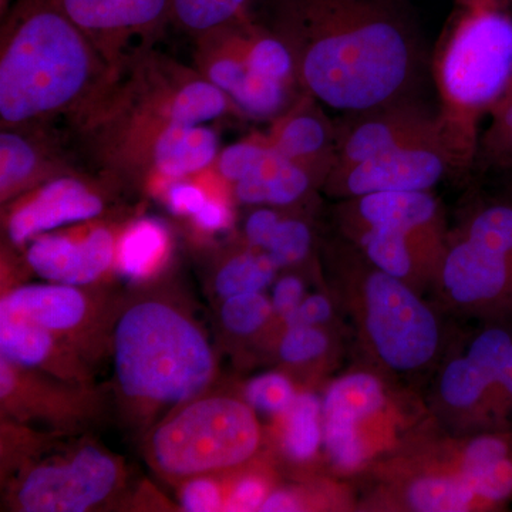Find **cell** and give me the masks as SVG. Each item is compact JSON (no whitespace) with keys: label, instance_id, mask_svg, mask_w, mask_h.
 <instances>
[{"label":"cell","instance_id":"1","mask_svg":"<svg viewBox=\"0 0 512 512\" xmlns=\"http://www.w3.org/2000/svg\"><path fill=\"white\" fill-rule=\"evenodd\" d=\"M303 92L356 113L414 96L423 49L406 0H258Z\"/></svg>","mask_w":512,"mask_h":512},{"label":"cell","instance_id":"2","mask_svg":"<svg viewBox=\"0 0 512 512\" xmlns=\"http://www.w3.org/2000/svg\"><path fill=\"white\" fill-rule=\"evenodd\" d=\"M117 73L59 0H16L0 39V126L72 123Z\"/></svg>","mask_w":512,"mask_h":512},{"label":"cell","instance_id":"3","mask_svg":"<svg viewBox=\"0 0 512 512\" xmlns=\"http://www.w3.org/2000/svg\"><path fill=\"white\" fill-rule=\"evenodd\" d=\"M227 114L238 116L234 104L197 69L144 47L70 128L79 150L100 168L173 124H205Z\"/></svg>","mask_w":512,"mask_h":512},{"label":"cell","instance_id":"4","mask_svg":"<svg viewBox=\"0 0 512 512\" xmlns=\"http://www.w3.org/2000/svg\"><path fill=\"white\" fill-rule=\"evenodd\" d=\"M431 74L451 167L471 173L485 121L512 79V0H454Z\"/></svg>","mask_w":512,"mask_h":512},{"label":"cell","instance_id":"5","mask_svg":"<svg viewBox=\"0 0 512 512\" xmlns=\"http://www.w3.org/2000/svg\"><path fill=\"white\" fill-rule=\"evenodd\" d=\"M114 366L124 396L150 406L190 402L214 376L204 333L184 313L157 301L137 303L121 316Z\"/></svg>","mask_w":512,"mask_h":512},{"label":"cell","instance_id":"6","mask_svg":"<svg viewBox=\"0 0 512 512\" xmlns=\"http://www.w3.org/2000/svg\"><path fill=\"white\" fill-rule=\"evenodd\" d=\"M261 430L249 404L232 397L194 400L151 434L147 454L173 480L231 470L255 456Z\"/></svg>","mask_w":512,"mask_h":512},{"label":"cell","instance_id":"7","mask_svg":"<svg viewBox=\"0 0 512 512\" xmlns=\"http://www.w3.org/2000/svg\"><path fill=\"white\" fill-rule=\"evenodd\" d=\"M447 295L491 315L512 313V205H485L448 242L440 262Z\"/></svg>","mask_w":512,"mask_h":512},{"label":"cell","instance_id":"8","mask_svg":"<svg viewBox=\"0 0 512 512\" xmlns=\"http://www.w3.org/2000/svg\"><path fill=\"white\" fill-rule=\"evenodd\" d=\"M366 330L384 365L413 372L429 365L440 343L436 316L402 279L373 269L365 281Z\"/></svg>","mask_w":512,"mask_h":512},{"label":"cell","instance_id":"9","mask_svg":"<svg viewBox=\"0 0 512 512\" xmlns=\"http://www.w3.org/2000/svg\"><path fill=\"white\" fill-rule=\"evenodd\" d=\"M335 123L336 163L333 168L360 163L404 147H444L437 109H429L416 96L346 113Z\"/></svg>","mask_w":512,"mask_h":512},{"label":"cell","instance_id":"10","mask_svg":"<svg viewBox=\"0 0 512 512\" xmlns=\"http://www.w3.org/2000/svg\"><path fill=\"white\" fill-rule=\"evenodd\" d=\"M121 467L99 448H80L63 461L33 468L22 478L16 504L26 512H82L119 487Z\"/></svg>","mask_w":512,"mask_h":512},{"label":"cell","instance_id":"11","mask_svg":"<svg viewBox=\"0 0 512 512\" xmlns=\"http://www.w3.org/2000/svg\"><path fill=\"white\" fill-rule=\"evenodd\" d=\"M64 12L119 73L171 23V0H59Z\"/></svg>","mask_w":512,"mask_h":512},{"label":"cell","instance_id":"12","mask_svg":"<svg viewBox=\"0 0 512 512\" xmlns=\"http://www.w3.org/2000/svg\"><path fill=\"white\" fill-rule=\"evenodd\" d=\"M84 174L66 173L50 178L15 198L5 218L10 244L23 247L29 241L64 227L97 220L106 212V197L101 185Z\"/></svg>","mask_w":512,"mask_h":512},{"label":"cell","instance_id":"13","mask_svg":"<svg viewBox=\"0 0 512 512\" xmlns=\"http://www.w3.org/2000/svg\"><path fill=\"white\" fill-rule=\"evenodd\" d=\"M451 170L444 147H404L333 168L323 187L346 200L377 192L430 191Z\"/></svg>","mask_w":512,"mask_h":512},{"label":"cell","instance_id":"14","mask_svg":"<svg viewBox=\"0 0 512 512\" xmlns=\"http://www.w3.org/2000/svg\"><path fill=\"white\" fill-rule=\"evenodd\" d=\"M220 137L205 124H173L136 151L114 174L117 181L137 178L160 188L167 181L191 177L214 165Z\"/></svg>","mask_w":512,"mask_h":512},{"label":"cell","instance_id":"15","mask_svg":"<svg viewBox=\"0 0 512 512\" xmlns=\"http://www.w3.org/2000/svg\"><path fill=\"white\" fill-rule=\"evenodd\" d=\"M117 239L113 229L101 224L82 234H43L30 242L26 261L55 284H92L116 262Z\"/></svg>","mask_w":512,"mask_h":512},{"label":"cell","instance_id":"16","mask_svg":"<svg viewBox=\"0 0 512 512\" xmlns=\"http://www.w3.org/2000/svg\"><path fill=\"white\" fill-rule=\"evenodd\" d=\"M384 404L383 384L369 373H352L329 387L322 403L323 443L343 470L359 467L365 457L359 427Z\"/></svg>","mask_w":512,"mask_h":512},{"label":"cell","instance_id":"17","mask_svg":"<svg viewBox=\"0 0 512 512\" xmlns=\"http://www.w3.org/2000/svg\"><path fill=\"white\" fill-rule=\"evenodd\" d=\"M55 126L2 127L0 195L15 200L50 178L73 173L64 137Z\"/></svg>","mask_w":512,"mask_h":512},{"label":"cell","instance_id":"18","mask_svg":"<svg viewBox=\"0 0 512 512\" xmlns=\"http://www.w3.org/2000/svg\"><path fill=\"white\" fill-rule=\"evenodd\" d=\"M322 106L302 92L271 121L265 137L276 154L311 171L323 187L336 163V123L328 119Z\"/></svg>","mask_w":512,"mask_h":512},{"label":"cell","instance_id":"19","mask_svg":"<svg viewBox=\"0 0 512 512\" xmlns=\"http://www.w3.org/2000/svg\"><path fill=\"white\" fill-rule=\"evenodd\" d=\"M342 218L348 232L379 225L399 228L440 254L446 251L439 202L430 191L377 192L349 198Z\"/></svg>","mask_w":512,"mask_h":512},{"label":"cell","instance_id":"20","mask_svg":"<svg viewBox=\"0 0 512 512\" xmlns=\"http://www.w3.org/2000/svg\"><path fill=\"white\" fill-rule=\"evenodd\" d=\"M512 345V333L490 328L474 339L467 355L448 363L440 382L441 399L451 409L490 407L498 375Z\"/></svg>","mask_w":512,"mask_h":512},{"label":"cell","instance_id":"21","mask_svg":"<svg viewBox=\"0 0 512 512\" xmlns=\"http://www.w3.org/2000/svg\"><path fill=\"white\" fill-rule=\"evenodd\" d=\"M316 187L322 185L311 171L279 156L272 148L247 177L231 185L232 195L242 204L271 207L296 204Z\"/></svg>","mask_w":512,"mask_h":512},{"label":"cell","instance_id":"22","mask_svg":"<svg viewBox=\"0 0 512 512\" xmlns=\"http://www.w3.org/2000/svg\"><path fill=\"white\" fill-rule=\"evenodd\" d=\"M0 313L30 320L52 332H66L86 318L87 299L72 285H28L8 293L0 303Z\"/></svg>","mask_w":512,"mask_h":512},{"label":"cell","instance_id":"23","mask_svg":"<svg viewBox=\"0 0 512 512\" xmlns=\"http://www.w3.org/2000/svg\"><path fill=\"white\" fill-rule=\"evenodd\" d=\"M348 234L359 242L370 264L404 282L409 281L417 269L439 268L443 258V254L403 229L379 225L353 229Z\"/></svg>","mask_w":512,"mask_h":512},{"label":"cell","instance_id":"24","mask_svg":"<svg viewBox=\"0 0 512 512\" xmlns=\"http://www.w3.org/2000/svg\"><path fill=\"white\" fill-rule=\"evenodd\" d=\"M170 235L163 222L141 218L131 222L117 239L116 262L130 278H146L164 264Z\"/></svg>","mask_w":512,"mask_h":512},{"label":"cell","instance_id":"25","mask_svg":"<svg viewBox=\"0 0 512 512\" xmlns=\"http://www.w3.org/2000/svg\"><path fill=\"white\" fill-rule=\"evenodd\" d=\"M258 0H171V23L197 39L255 15Z\"/></svg>","mask_w":512,"mask_h":512},{"label":"cell","instance_id":"26","mask_svg":"<svg viewBox=\"0 0 512 512\" xmlns=\"http://www.w3.org/2000/svg\"><path fill=\"white\" fill-rule=\"evenodd\" d=\"M52 330L18 316L0 313L2 359L15 366H43L55 353Z\"/></svg>","mask_w":512,"mask_h":512},{"label":"cell","instance_id":"27","mask_svg":"<svg viewBox=\"0 0 512 512\" xmlns=\"http://www.w3.org/2000/svg\"><path fill=\"white\" fill-rule=\"evenodd\" d=\"M476 494L460 473L456 476L416 478L406 490L410 510L420 512H461L476 504Z\"/></svg>","mask_w":512,"mask_h":512},{"label":"cell","instance_id":"28","mask_svg":"<svg viewBox=\"0 0 512 512\" xmlns=\"http://www.w3.org/2000/svg\"><path fill=\"white\" fill-rule=\"evenodd\" d=\"M278 269L268 252L249 245L225 262L215 279V288L225 299L241 293L261 292L271 284Z\"/></svg>","mask_w":512,"mask_h":512},{"label":"cell","instance_id":"29","mask_svg":"<svg viewBox=\"0 0 512 512\" xmlns=\"http://www.w3.org/2000/svg\"><path fill=\"white\" fill-rule=\"evenodd\" d=\"M474 170H512V79L485 121Z\"/></svg>","mask_w":512,"mask_h":512},{"label":"cell","instance_id":"30","mask_svg":"<svg viewBox=\"0 0 512 512\" xmlns=\"http://www.w3.org/2000/svg\"><path fill=\"white\" fill-rule=\"evenodd\" d=\"M322 440V404L311 393L299 394L286 410L285 450L295 460L306 461L315 456Z\"/></svg>","mask_w":512,"mask_h":512},{"label":"cell","instance_id":"31","mask_svg":"<svg viewBox=\"0 0 512 512\" xmlns=\"http://www.w3.org/2000/svg\"><path fill=\"white\" fill-rule=\"evenodd\" d=\"M312 244V229L305 221L281 215L264 251L274 259L278 268H284L303 261Z\"/></svg>","mask_w":512,"mask_h":512},{"label":"cell","instance_id":"32","mask_svg":"<svg viewBox=\"0 0 512 512\" xmlns=\"http://www.w3.org/2000/svg\"><path fill=\"white\" fill-rule=\"evenodd\" d=\"M269 150L271 147L266 141L265 134H252L221 150L212 168L232 185L247 177L256 165L268 156Z\"/></svg>","mask_w":512,"mask_h":512},{"label":"cell","instance_id":"33","mask_svg":"<svg viewBox=\"0 0 512 512\" xmlns=\"http://www.w3.org/2000/svg\"><path fill=\"white\" fill-rule=\"evenodd\" d=\"M272 312V302L261 292L241 293L227 298L221 309V319L229 332L247 336L262 328Z\"/></svg>","mask_w":512,"mask_h":512},{"label":"cell","instance_id":"34","mask_svg":"<svg viewBox=\"0 0 512 512\" xmlns=\"http://www.w3.org/2000/svg\"><path fill=\"white\" fill-rule=\"evenodd\" d=\"M245 397L254 409L279 414L286 413L296 396L291 382L285 376L268 373L249 382Z\"/></svg>","mask_w":512,"mask_h":512},{"label":"cell","instance_id":"35","mask_svg":"<svg viewBox=\"0 0 512 512\" xmlns=\"http://www.w3.org/2000/svg\"><path fill=\"white\" fill-rule=\"evenodd\" d=\"M328 349V338L316 326H289L279 348L282 360L303 363L322 356Z\"/></svg>","mask_w":512,"mask_h":512},{"label":"cell","instance_id":"36","mask_svg":"<svg viewBox=\"0 0 512 512\" xmlns=\"http://www.w3.org/2000/svg\"><path fill=\"white\" fill-rule=\"evenodd\" d=\"M181 505L188 512L224 510V497L217 481L207 476L190 478L180 495Z\"/></svg>","mask_w":512,"mask_h":512},{"label":"cell","instance_id":"37","mask_svg":"<svg viewBox=\"0 0 512 512\" xmlns=\"http://www.w3.org/2000/svg\"><path fill=\"white\" fill-rule=\"evenodd\" d=\"M228 184L227 181L217 188L204 207L192 217L194 224L201 231L217 232L227 229L232 222V211L228 205L227 194L222 195V185Z\"/></svg>","mask_w":512,"mask_h":512},{"label":"cell","instance_id":"38","mask_svg":"<svg viewBox=\"0 0 512 512\" xmlns=\"http://www.w3.org/2000/svg\"><path fill=\"white\" fill-rule=\"evenodd\" d=\"M268 497V488L261 478L244 477L238 481L229 494L228 511H255L261 508Z\"/></svg>","mask_w":512,"mask_h":512},{"label":"cell","instance_id":"39","mask_svg":"<svg viewBox=\"0 0 512 512\" xmlns=\"http://www.w3.org/2000/svg\"><path fill=\"white\" fill-rule=\"evenodd\" d=\"M332 315V306L325 296L312 295L309 298L303 299L301 305L286 316V325H309L316 326L319 323L326 322Z\"/></svg>","mask_w":512,"mask_h":512},{"label":"cell","instance_id":"40","mask_svg":"<svg viewBox=\"0 0 512 512\" xmlns=\"http://www.w3.org/2000/svg\"><path fill=\"white\" fill-rule=\"evenodd\" d=\"M281 214L271 208H259L252 212L245 222V238L248 245L252 247L265 249L268 239L278 224Z\"/></svg>","mask_w":512,"mask_h":512},{"label":"cell","instance_id":"41","mask_svg":"<svg viewBox=\"0 0 512 512\" xmlns=\"http://www.w3.org/2000/svg\"><path fill=\"white\" fill-rule=\"evenodd\" d=\"M303 301V284L296 276H285L275 285L272 293V306L274 312L282 318L291 315Z\"/></svg>","mask_w":512,"mask_h":512},{"label":"cell","instance_id":"42","mask_svg":"<svg viewBox=\"0 0 512 512\" xmlns=\"http://www.w3.org/2000/svg\"><path fill=\"white\" fill-rule=\"evenodd\" d=\"M491 409L494 410L497 419H505L512 413V345L503 369L498 375Z\"/></svg>","mask_w":512,"mask_h":512},{"label":"cell","instance_id":"43","mask_svg":"<svg viewBox=\"0 0 512 512\" xmlns=\"http://www.w3.org/2000/svg\"><path fill=\"white\" fill-rule=\"evenodd\" d=\"M301 510L296 495L289 493V491H276L274 494H269L261 505L259 511L265 512H288Z\"/></svg>","mask_w":512,"mask_h":512},{"label":"cell","instance_id":"44","mask_svg":"<svg viewBox=\"0 0 512 512\" xmlns=\"http://www.w3.org/2000/svg\"><path fill=\"white\" fill-rule=\"evenodd\" d=\"M9 2H10V0H0V9H2V18H5V16L8 15V12L10 10Z\"/></svg>","mask_w":512,"mask_h":512}]
</instances>
